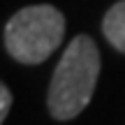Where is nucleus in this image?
I'll use <instances>...</instances> for the list:
<instances>
[{
	"label": "nucleus",
	"instance_id": "2",
	"mask_svg": "<svg viewBox=\"0 0 125 125\" xmlns=\"http://www.w3.org/2000/svg\"><path fill=\"white\" fill-rule=\"evenodd\" d=\"M65 37V16L53 5H30L5 26V49L23 65L44 62Z\"/></svg>",
	"mask_w": 125,
	"mask_h": 125
},
{
	"label": "nucleus",
	"instance_id": "1",
	"mask_svg": "<svg viewBox=\"0 0 125 125\" xmlns=\"http://www.w3.org/2000/svg\"><path fill=\"white\" fill-rule=\"evenodd\" d=\"M100 49L88 35H76L60 56L49 86V111L56 121H72L90 104L100 76Z\"/></svg>",
	"mask_w": 125,
	"mask_h": 125
},
{
	"label": "nucleus",
	"instance_id": "3",
	"mask_svg": "<svg viewBox=\"0 0 125 125\" xmlns=\"http://www.w3.org/2000/svg\"><path fill=\"white\" fill-rule=\"evenodd\" d=\"M102 32L114 49L125 53V0H118L109 7L102 19Z\"/></svg>",
	"mask_w": 125,
	"mask_h": 125
},
{
	"label": "nucleus",
	"instance_id": "4",
	"mask_svg": "<svg viewBox=\"0 0 125 125\" xmlns=\"http://www.w3.org/2000/svg\"><path fill=\"white\" fill-rule=\"evenodd\" d=\"M9 109H12V93H9V88L0 81V125L7 118Z\"/></svg>",
	"mask_w": 125,
	"mask_h": 125
}]
</instances>
